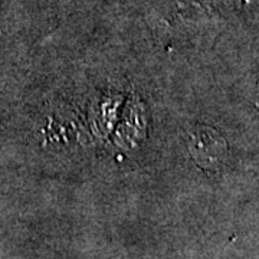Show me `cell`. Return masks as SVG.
<instances>
[{
    "label": "cell",
    "mask_w": 259,
    "mask_h": 259,
    "mask_svg": "<svg viewBox=\"0 0 259 259\" xmlns=\"http://www.w3.org/2000/svg\"><path fill=\"white\" fill-rule=\"evenodd\" d=\"M189 150L193 160L207 171H218L228 154V146L222 136L212 127L199 125L189 139Z\"/></svg>",
    "instance_id": "cell-1"
}]
</instances>
